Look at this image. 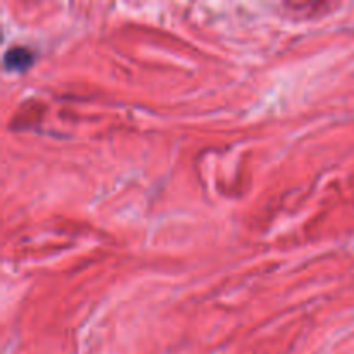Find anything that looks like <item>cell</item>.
Masks as SVG:
<instances>
[{
    "label": "cell",
    "instance_id": "1",
    "mask_svg": "<svg viewBox=\"0 0 354 354\" xmlns=\"http://www.w3.org/2000/svg\"><path fill=\"white\" fill-rule=\"evenodd\" d=\"M35 54L26 47H12L6 52L3 64L7 69H16V71H24L33 64Z\"/></svg>",
    "mask_w": 354,
    "mask_h": 354
}]
</instances>
